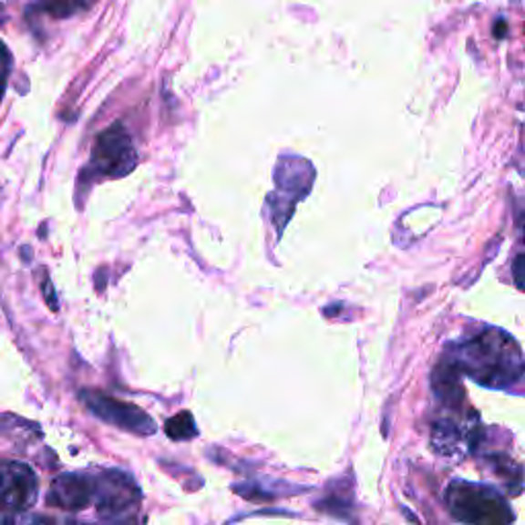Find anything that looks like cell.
Listing matches in <instances>:
<instances>
[{
	"label": "cell",
	"instance_id": "obj_8",
	"mask_svg": "<svg viewBox=\"0 0 525 525\" xmlns=\"http://www.w3.org/2000/svg\"><path fill=\"white\" fill-rule=\"evenodd\" d=\"M47 505L62 511H82L95 500V476L66 472L56 476L47 492Z\"/></svg>",
	"mask_w": 525,
	"mask_h": 525
},
{
	"label": "cell",
	"instance_id": "obj_12",
	"mask_svg": "<svg viewBox=\"0 0 525 525\" xmlns=\"http://www.w3.org/2000/svg\"><path fill=\"white\" fill-rule=\"evenodd\" d=\"M11 72H13V54H11V49L6 47L5 41H0V101H3V97H5Z\"/></svg>",
	"mask_w": 525,
	"mask_h": 525
},
{
	"label": "cell",
	"instance_id": "obj_7",
	"mask_svg": "<svg viewBox=\"0 0 525 525\" xmlns=\"http://www.w3.org/2000/svg\"><path fill=\"white\" fill-rule=\"evenodd\" d=\"M39 480L29 464L0 459V515L27 513L36 505Z\"/></svg>",
	"mask_w": 525,
	"mask_h": 525
},
{
	"label": "cell",
	"instance_id": "obj_6",
	"mask_svg": "<svg viewBox=\"0 0 525 525\" xmlns=\"http://www.w3.org/2000/svg\"><path fill=\"white\" fill-rule=\"evenodd\" d=\"M80 402L85 405L90 415H95L98 421L107 425L118 427L121 431L139 435V438H148V435L156 433L154 418L144 413L142 408L131 405V402L113 398L109 394L98 390H80Z\"/></svg>",
	"mask_w": 525,
	"mask_h": 525
},
{
	"label": "cell",
	"instance_id": "obj_9",
	"mask_svg": "<svg viewBox=\"0 0 525 525\" xmlns=\"http://www.w3.org/2000/svg\"><path fill=\"white\" fill-rule=\"evenodd\" d=\"M474 435L476 429L468 425V421L459 423L454 418H441L433 425L431 443L439 456H456L459 451L472 448L470 443H474Z\"/></svg>",
	"mask_w": 525,
	"mask_h": 525
},
{
	"label": "cell",
	"instance_id": "obj_3",
	"mask_svg": "<svg viewBox=\"0 0 525 525\" xmlns=\"http://www.w3.org/2000/svg\"><path fill=\"white\" fill-rule=\"evenodd\" d=\"M138 167V152L123 123L115 121L97 136L88 167L80 177L90 179H123Z\"/></svg>",
	"mask_w": 525,
	"mask_h": 525
},
{
	"label": "cell",
	"instance_id": "obj_5",
	"mask_svg": "<svg viewBox=\"0 0 525 525\" xmlns=\"http://www.w3.org/2000/svg\"><path fill=\"white\" fill-rule=\"evenodd\" d=\"M95 507L98 517L109 521L128 520L142 503V490L123 470H101L95 476Z\"/></svg>",
	"mask_w": 525,
	"mask_h": 525
},
{
	"label": "cell",
	"instance_id": "obj_2",
	"mask_svg": "<svg viewBox=\"0 0 525 525\" xmlns=\"http://www.w3.org/2000/svg\"><path fill=\"white\" fill-rule=\"evenodd\" d=\"M449 513L462 523L503 525L515 521V515L500 492L487 484L454 480L446 489Z\"/></svg>",
	"mask_w": 525,
	"mask_h": 525
},
{
	"label": "cell",
	"instance_id": "obj_13",
	"mask_svg": "<svg viewBox=\"0 0 525 525\" xmlns=\"http://www.w3.org/2000/svg\"><path fill=\"white\" fill-rule=\"evenodd\" d=\"M513 279L515 285L520 287L521 292H525V254H520L513 262Z\"/></svg>",
	"mask_w": 525,
	"mask_h": 525
},
{
	"label": "cell",
	"instance_id": "obj_10",
	"mask_svg": "<svg viewBox=\"0 0 525 525\" xmlns=\"http://www.w3.org/2000/svg\"><path fill=\"white\" fill-rule=\"evenodd\" d=\"M98 0H33L29 11L52 16V19H70L93 8Z\"/></svg>",
	"mask_w": 525,
	"mask_h": 525
},
{
	"label": "cell",
	"instance_id": "obj_4",
	"mask_svg": "<svg viewBox=\"0 0 525 525\" xmlns=\"http://www.w3.org/2000/svg\"><path fill=\"white\" fill-rule=\"evenodd\" d=\"M312 183H314V169H312L308 160L293 154L279 159L275 167L277 189L267 200V203L271 205V218H273L279 234H282L285 221L292 218L295 203L308 195Z\"/></svg>",
	"mask_w": 525,
	"mask_h": 525
},
{
	"label": "cell",
	"instance_id": "obj_11",
	"mask_svg": "<svg viewBox=\"0 0 525 525\" xmlns=\"http://www.w3.org/2000/svg\"><path fill=\"white\" fill-rule=\"evenodd\" d=\"M164 433L169 435L170 439L175 441H187L193 439L197 435V427H195V418L189 410H183L175 417H170L167 423H164Z\"/></svg>",
	"mask_w": 525,
	"mask_h": 525
},
{
	"label": "cell",
	"instance_id": "obj_15",
	"mask_svg": "<svg viewBox=\"0 0 525 525\" xmlns=\"http://www.w3.org/2000/svg\"><path fill=\"white\" fill-rule=\"evenodd\" d=\"M492 33H495L497 39H503L507 36V21L505 19H497L495 29H492Z\"/></svg>",
	"mask_w": 525,
	"mask_h": 525
},
{
	"label": "cell",
	"instance_id": "obj_1",
	"mask_svg": "<svg viewBox=\"0 0 525 525\" xmlns=\"http://www.w3.org/2000/svg\"><path fill=\"white\" fill-rule=\"evenodd\" d=\"M459 374L492 390H507L525 374V357L511 335L484 326L448 347V357Z\"/></svg>",
	"mask_w": 525,
	"mask_h": 525
},
{
	"label": "cell",
	"instance_id": "obj_14",
	"mask_svg": "<svg viewBox=\"0 0 525 525\" xmlns=\"http://www.w3.org/2000/svg\"><path fill=\"white\" fill-rule=\"evenodd\" d=\"M41 292H44V295H46V304L49 308H52L54 312H57V298H56V290H54V285H52V282H49V279H46L44 283H41Z\"/></svg>",
	"mask_w": 525,
	"mask_h": 525
}]
</instances>
